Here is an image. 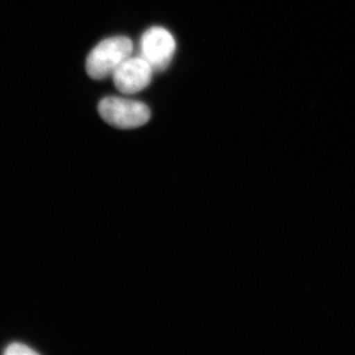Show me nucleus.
I'll list each match as a JSON object with an SVG mask.
<instances>
[{
  "label": "nucleus",
  "mask_w": 355,
  "mask_h": 355,
  "mask_svg": "<svg viewBox=\"0 0 355 355\" xmlns=\"http://www.w3.org/2000/svg\"><path fill=\"white\" fill-rule=\"evenodd\" d=\"M132 42L127 37H114L100 42L89 53L86 60L88 76L102 80L114 72L132 55Z\"/></svg>",
  "instance_id": "obj_1"
},
{
  "label": "nucleus",
  "mask_w": 355,
  "mask_h": 355,
  "mask_svg": "<svg viewBox=\"0 0 355 355\" xmlns=\"http://www.w3.org/2000/svg\"><path fill=\"white\" fill-rule=\"evenodd\" d=\"M98 111L109 125L123 130L141 127L151 116L150 110L144 103L120 97L104 98L98 105Z\"/></svg>",
  "instance_id": "obj_2"
},
{
  "label": "nucleus",
  "mask_w": 355,
  "mask_h": 355,
  "mask_svg": "<svg viewBox=\"0 0 355 355\" xmlns=\"http://www.w3.org/2000/svg\"><path fill=\"white\" fill-rule=\"evenodd\" d=\"M176 51V42L171 33L162 27L147 30L140 41V57L153 71L161 72L169 67Z\"/></svg>",
  "instance_id": "obj_3"
},
{
  "label": "nucleus",
  "mask_w": 355,
  "mask_h": 355,
  "mask_svg": "<svg viewBox=\"0 0 355 355\" xmlns=\"http://www.w3.org/2000/svg\"><path fill=\"white\" fill-rule=\"evenodd\" d=\"M153 70L141 57L128 58L114 72V83L123 94H135L151 83Z\"/></svg>",
  "instance_id": "obj_4"
},
{
  "label": "nucleus",
  "mask_w": 355,
  "mask_h": 355,
  "mask_svg": "<svg viewBox=\"0 0 355 355\" xmlns=\"http://www.w3.org/2000/svg\"><path fill=\"white\" fill-rule=\"evenodd\" d=\"M4 354L6 355H36L38 352L22 343H12L7 345Z\"/></svg>",
  "instance_id": "obj_5"
}]
</instances>
